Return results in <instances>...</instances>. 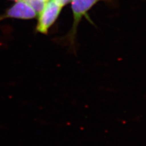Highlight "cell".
Segmentation results:
<instances>
[{"mask_svg": "<svg viewBox=\"0 0 146 146\" xmlns=\"http://www.w3.org/2000/svg\"><path fill=\"white\" fill-rule=\"evenodd\" d=\"M37 13L34 9L24 1H18L8 9L4 14L0 15V21L6 18L29 20L35 18Z\"/></svg>", "mask_w": 146, "mask_h": 146, "instance_id": "cell-3", "label": "cell"}, {"mask_svg": "<svg viewBox=\"0 0 146 146\" xmlns=\"http://www.w3.org/2000/svg\"><path fill=\"white\" fill-rule=\"evenodd\" d=\"M100 1L103 0H71L73 23L72 28L68 35V39L72 44L74 43L77 27L82 18L86 17L91 21L87 13L96 4Z\"/></svg>", "mask_w": 146, "mask_h": 146, "instance_id": "cell-1", "label": "cell"}, {"mask_svg": "<svg viewBox=\"0 0 146 146\" xmlns=\"http://www.w3.org/2000/svg\"><path fill=\"white\" fill-rule=\"evenodd\" d=\"M62 8L54 0L46 2L42 11L38 13L36 31L40 33L46 34L50 27L57 20Z\"/></svg>", "mask_w": 146, "mask_h": 146, "instance_id": "cell-2", "label": "cell"}, {"mask_svg": "<svg viewBox=\"0 0 146 146\" xmlns=\"http://www.w3.org/2000/svg\"><path fill=\"white\" fill-rule=\"evenodd\" d=\"M54 1L63 7V6L66 5L68 3L71 1V0H54Z\"/></svg>", "mask_w": 146, "mask_h": 146, "instance_id": "cell-4", "label": "cell"}, {"mask_svg": "<svg viewBox=\"0 0 146 146\" xmlns=\"http://www.w3.org/2000/svg\"><path fill=\"white\" fill-rule=\"evenodd\" d=\"M13 1H21V0H13Z\"/></svg>", "mask_w": 146, "mask_h": 146, "instance_id": "cell-5", "label": "cell"}]
</instances>
